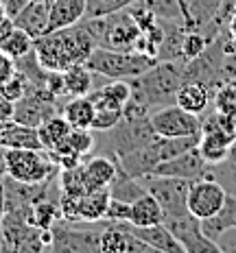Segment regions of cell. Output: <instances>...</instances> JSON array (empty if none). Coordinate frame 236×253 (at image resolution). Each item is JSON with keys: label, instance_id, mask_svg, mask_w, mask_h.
<instances>
[{"label": "cell", "instance_id": "d590c367", "mask_svg": "<svg viewBox=\"0 0 236 253\" xmlns=\"http://www.w3.org/2000/svg\"><path fill=\"white\" fill-rule=\"evenodd\" d=\"M29 2H31V0H4L2 4H4V11H7L9 18H15V15L22 11Z\"/></svg>", "mask_w": 236, "mask_h": 253}, {"label": "cell", "instance_id": "5b68a950", "mask_svg": "<svg viewBox=\"0 0 236 253\" xmlns=\"http://www.w3.org/2000/svg\"><path fill=\"white\" fill-rule=\"evenodd\" d=\"M140 179H142L146 192L157 199L162 212H164V218H173V216H182L188 212L190 179L166 175H144Z\"/></svg>", "mask_w": 236, "mask_h": 253}, {"label": "cell", "instance_id": "44dd1931", "mask_svg": "<svg viewBox=\"0 0 236 253\" xmlns=\"http://www.w3.org/2000/svg\"><path fill=\"white\" fill-rule=\"evenodd\" d=\"M164 220V212H162L160 203L153 194L144 192L140 194L136 201H131V210H129V220L134 227H149V225L162 223Z\"/></svg>", "mask_w": 236, "mask_h": 253}, {"label": "cell", "instance_id": "d6a6232c", "mask_svg": "<svg viewBox=\"0 0 236 253\" xmlns=\"http://www.w3.org/2000/svg\"><path fill=\"white\" fill-rule=\"evenodd\" d=\"M129 210H131V203L129 201H123V199H109V205H107V214H105V220H129Z\"/></svg>", "mask_w": 236, "mask_h": 253}, {"label": "cell", "instance_id": "f546056e", "mask_svg": "<svg viewBox=\"0 0 236 253\" xmlns=\"http://www.w3.org/2000/svg\"><path fill=\"white\" fill-rule=\"evenodd\" d=\"M29 89H31V81L22 70H15V75L0 85V92H2L7 98H11L13 103H18L20 98H24L26 94H29Z\"/></svg>", "mask_w": 236, "mask_h": 253}, {"label": "cell", "instance_id": "6da1fadb", "mask_svg": "<svg viewBox=\"0 0 236 253\" xmlns=\"http://www.w3.org/2000/svg\"><path fill=\"white\" fill-rule=\"evenodd\" d=\"M96 46L94 35L81 20L75 26L50 31L38 38L33 42V55L46 72H64L75 63H86Z\"/></svg>", "mask_w": 236, "mask_h": 253}, {"label": "cell", "instance_id": "60d3db41", "mask_svg": "<svg viewBox=\"0 0 236 253\" xmlns=\"http://www.w3.org/2000/svg\"><path fill=\"white\" fill-rule=\"evenodd\" d=\"M33 2H46V0H33Z\"/></svg>", "mask_w": 236, "mask_h": 253}, {"label": "cell", "instance_id": "ac0fdd59", "mask_svg": "<svg viewBox=\"0 0 236 253\" xmlns=\"http://www.w3.org/2000/svg\"><path fill=\"white\" fill-rule=\"evenodd\" d=\"M13 26L26 31L33 40L48 33V0L46 2H33L29 4L13 18Z\"/></svg>", "mask_w": 236, "mask_h": 253}, {"label": "cell", "instance_id": "9c48e42d", "mask_svg": "<svg viewBox=\"0 0 236 253\" xmlns=\"http://www.w3.org/2000/svg\"><path fill=\"white\" fill-rule=\"evenodd\" d=\"M57 101H59V96L50 94L44 85H31L29 94L15 103L13 120L38 129L44 120H48L50 116L57 114V109H59Z\"/></svg>", "mask_w": 236, "mask_h": 253}, {"label": "cell", "instance_id": "7bdbcfd3", "mask_svg": "<svg viewBox=\"0 0 236 253\" xmlns=\"http://www.w3.org/2000/svg\"><path fill=\"white\" fill-rule=\"evenodd\" d=\"M0 2H4V0H0Z\"/></svg>", "mask_w": 236, "mask_h": 253}, {"label": "cell", "instance_id": "7a4b0ae2", "mask_svg": "<svg viewBox=\"0 0 236 253\" xmlns=\"http://www.w3.org/2000/svg\"><path fill=\"white\" fill-rule=\"evenodd\" d=\"M184 59H162L153 68L140 75L138 79H131V98L146 105L153 112L157 107L175 103V94L184 83L186 72Z\"/></svg>", "mask_w": 236, "mask_h": 253}, {"label": "cell", "instance_id": "30bf717a", "mask_svg": "<svg viewBox=\"0 0 236 253\" xmlns=\"http://www.w3.org/2000/svg\"><path fill=\"white\" fill-rule=\"evenodd\" d=\"M52 245L50 251L55 253H90L101 251V229L92 227H72V225H52Z\"/></svg>", "mask_w": 236, "mask_h": 253}, {"label": "cell", "instance_id": "836d02e7", "mask_svg": "<svg viewBox=\"0 0 236 253\" xmlns=\"http://www.w3.org/2000/svg\"><path fill=\"white\" fill-rule=\"evenodd\" d=\"M15 70H18V61H15L13 57H9L7 52L0 50V85H2L7 79H11L15 75Z\"/></svg>", "mask_w": 236, "mask_h": 253}, {"label": "cell", "instance_id": "d4e9b609", "mask_svg": "<svg viewBox=\"0 0 236 253\" xmlns=\"http://www.w3.org/2000/svg\"><path fill=\"white\" fill-rule=\"evenodd\" d=\"M70 131H72V126L68 125V120L61 114L50 116L48 120H44V123L38 126V135H40V142H42V149H44L46 153L55 151L57 146L68 138Z\"/></svg>", "mask_w": 236, "mask_h": 253}, {"label": "cell", "instance_id": "ab89813d", "mask_svg": "<svg viewBox=\"0 0 236 253\" xmlns=\"http://www.w3.org/2000/svg\"><path fill=\"white\" fill-rule=\"evenodd\" d=\"M4 18H7V11H4V4L2 2H0V22H2V20Z\"/></svg>", "mask_w": 236, "mask_h": 253}, {"label": "cell", "instance_id": "74e56055", "mask_svg": "<svg viewBox=\"0 0 236 253\" xmlns=\"http://www.w3.org/2000/svg\"><path fill=\"white\" fill-rule=\"evenodd\" d=\"M11 29H13V18H9V15H7V18L0 22V42L7 38L9 33H11Z\"/></svg>", "mask_w": 236, "mask_h": 253}, {"label": "cell", "instance_id": "52a82bcc", "mask_svg": "<svg viewBox=\"0 0 236 253\" xmlns=\"http://www.w3.org/2000/svg\"><path fill=\"white\" fill-rule=\"evenodd\" d=\"M162 223L171 229V234L177 238V242L184 247V253H221L223 247L210 240L203 234L201 220L195 214L186 212L182 216H173V218H164Z\"/></svg>", "mask_w": 236, "mask_h": 253}, {"label": "cell", "instance_id": "83f0119b", "mask_svg": "<svg viewBox=\"0 0 236 253\" xmlns=\"http://www.w3.org/2000/svg\"><path fill=\"white\" fill-rule=\"evenodd\" d=\"M208 46H210V40L206 35H203L199 29H190L188 33H184V38H182V52L180 55H182L184 61H195L201 55H206Z\"/></svg>", "mask_w": 236, "mask_h": 253}, {"label": "cell", "instance_id": "ffe728a7", "mask_svg": "<svg viewBox=\"0 0 236 253\" xmlns=\"http://www.w3.org/2000/svg\"><path fill=\"white\" fill-rule=\"evenodd\" d=\"M210 96H212V92H210V87H206L203 83L184 81L175 94V103L180 105L182 109H186V112L201 116L210 105Z\"/></svg>", "mask_w": 236, "mask_h": 253}, {"label": "cell", "instance_id": "484cf974", "mask_svg": "<svg viewBox=\"0 0 236 253\" xmlns=\"http://www.w3.org/2000/svg\"><path fill=\"white\" fill-rule=\"evenodd\" d=\"M94 149V135L90 133V129H72L68 133V138L57 146L55 151L48 153H75V155H90V151Z\"/></svg>", "mask_w": 236, "mask_h": 253}, {"label": "cell", "instance_id": "7402d4cb", "mask_svg": "<svg viewBox=\"0 0 236 253\" xmlns=\"http://www.w3.org/2000/svg\"><path fill=\"white\" fill-rule=\"evenodd\" d=\"M96 114V107L90 101V96H72L64 107L61 116L68 120L72 129H90L92 131V120Z\"/></svg>", "mask_w": 236, "mask_h": 253}, {"label": "cell", "instance_id": "e575fe53", "mask_svg": "<svg viewBox=\"0 0 236 253\" xmlns=\"http://www.w3.org/2000/svg\"><path fill=\"white\" fill-rule=\"evenodd\" d=\"M13 112H15V103L11 98H7L2 92H0V123H7V120H13Z\"/></svg>", "mask_w": 236, "mask_h": 253}, {"label": "cell", "instance_id": "3957f363", "mask_svg": "<svg viewBox=\"0 0 236 253\" xmlns=\"http://www.w3.org/2000/svg\"><path fill=\"white\" fill-rule=\"evenodd\" d=\"M155 63H157L155 57L142 55V52L114 50V48H105V46H96L92 50V55L88 57L86 66L90 68L94 75L131 81V79H138L140 75H144Z\"/></svg>", "mask_w": 236, "mask_h": 253}, {"label": "cell", "instance_id": "e0dca14e", "mask_svg": "<svg viewBox=\"0 0 236 253\" xmlns=\"http://www.w3.org/2000/svg\"><path fill=\"white\" fill-rule=\"evenodd\" d=\"M116 177H118V164H114L107 157H92V160L83 162V186H86V192L109 188Z\"/></svg>", "mask_w": 236, "mask_h": 253}, {"label": "cell", "instance_id": "4316f807", "mask_svg": "<svg viewBox=\"0 0 236 253\" xmlns=\"http://www.w3.org/2000/svg\"><path fill=\"white\" fill-rule=\"evenodd\" d=\"M33 38H31L26 31L18 29V26H13L11 33L7 35L2 42H0V50L7 52L9 57H13V59H22L26 57L31 50H33Z\"/></svg>", "mask_w": 236, "mask_h": 253}, {"label": "cell", "instance_id": "2e32d148", "mask_svg": "<svg viewBox=\"0 0 236 253\" xmlns=\"http://www.w3.org/2000/svg\"><path fill=\"white\" fill-rule=\"evenodd\" d=\"M109 199H112L109 188L92 190V192L81 194V197L77 199L75 220H72V223H101V220H105Z\"/></svg>", "mask_w": 236, "mask_h": 253}, {"label": "cell", "instance_id": "9a60e30c", "mask_svg": "<svg viewBox=\"0 0 236 253\" xmlns=\"http://www.w3.org/2000/svg\"><path fill=\"white\" fill-rule=\"evenodd\" d=\"M0 149H42L38 129L15 120L0 123Z\"/></svg>", "mask_w": 236, "mask_h": 253}, {"label": "cell", "instance_id": "4fadbf2b", "mask_svg": "<svg viewBox=\"0 0 236 253\" xmlns=\"http://www.w3.org/2000/svg\"><path fill=\"white\" fill-rule=\"evenodd\" d=\"M88 13V0H48V33L79 24Z\"/></svg>", "mask_w": 236, "mask_h": 253}, {"label": "cell", "instance_id": "277c9868", "mask_svg": "<svg viewBox=\"0 0 236 253\" xmlns=\"http://www.w3.org/2000/svg\"><path fill=\"white\" fill-rule=\"evenodd\" d=\"M57 164L38 149H4V170L20 183H44L55 175Z\"/></svg>", "mask_w": 236, "mask_h": 253}, {"label": "cell", "instance_id": "ba28073f", "mask_svg": "<svg viewBox=\"0 0 236 253\" xmlns=\"http://www.w3.org/2000/svg\"><path fill=\"white\" fill-rule=\"evenodd\" d=\"M228 192L221 183L210 175H201L190 181L188 190V212L195 214L199 220L212 218L225 205Z\"/></svg>", "mask_w": 236, "mask_h": 253}, {"label": "cell", "instance_id": "1f68e13d", "mask_svg": "<svg viewBox=\"0 0 236 253\" xmlns=\"http://www.w3.org/2000/svg\"><path fill=\"white\" fill-rule=\"evenodd\" d=\"M123 112L118 109H96L92 120V131H112L120 123Z\"/></svg>", "mask_w": 236, "mask_h": 253}, {"label": "cell", "instance_id": "8fae6325", "mask_svg": "<svg viewBox=\"0 0 236 253\" xmlns=\"http://www.w3.org/2000/svg\"><path fill=\"white\" fill-rule=\"evenodd\" d=\"M101 251L103 253H153L146 242H142L131 231L127 220H105L101 231Z\"/></svg>", "mask_w": 236, "mask_h": 253}, {"label": "cell", "instance_id": "b9f144b4", "mask_svg": "<svg viewBox=\"0 0 236 253\" xmlns=\"http://www.w3.org/2000/svg\"><path fill=\"white\" fill-rule=\"evenodd\" d=\"M234 229H236V216H234Z\"/></svg>", "mask_w": 236, "mask_h": 253}, {"label": "cell", "instance_id": "4dcf8cb0", "mask_svg": "<svg viewBox=\"0 0 236 253\" xmlns=\"http://www.w3.org/2000/svg\"><path fill=\"white\" fill-rule=\"evenodd\" d=\"M136 0H88V13L86 18H98V15L116 13L134 4Z\"/></svg>", "mask_w": 236, "mask_h": 253}, {"label": "cell", "instance_id": "5bb4252c", "mask_svg": "<svg viewBox=\"0 0 236 253\" xmlns=\"http://www.w3.org/2000/svg\"><path fill=\"white\" fill-rule=\"evenodd\" d=\"M88 96H90V101L96 109H118V112H123V107L131 98V81L112 79L105 85L92 89Z\"/></svg>", "mask_w": 236, "mask_h": 253}, {"label": "cell", "instance_id": "8d00e7d4", "mask_svg": "<svg viewBox=\"0 0 236 253\" xmlns=\"http://www.w3.org/2000/svg\"><path fill=\"white\" fill-rule=\"evenodd\" d=\"M4 205H7V194H4V175H0V225H2ZM0 251H2V229H0Z\"/></svg>", "mask_w": 236, "mask_h": 253}, {"label": "cell", "instance_id": "f35d334b", "mask_svg": "<svg viewBox=\"0 0 236 253\" xmlns=\"http://www.w3.org/2000/svg\"><path fill=\"white\" fill-rule=\"evenodd\" d=\"M230 35H232V40H236V11L230 18Z\"/></svg>", "mask_w": 236, "mask_h": 253}, {"label": "cell", "instance_id": "f1b7e54d", "mask_svg": "<svg viewBox=\"0 0 236 253\" xmlns=\"http://www.w3.org/2000/svg\"><path fill=\"white\" fill-rule=\"evenodd\" d=\"M214 107L223 116H236V79H228L214 92Z\"/></svg>", "mask_w": 236, "mask_h": 253}, {"label": "cell", "instance_id": "d6986e66", "mask_svg": "<svg viewBox=\"0 0 236 253\" xmlns=\"http://www.w3.org/2000/svg\"><path fill=\"white\" fill-rule=\"evenodd\" d=\"M131 231H134V234L138 236L142 242H146L153 251H160V253H184V247L177 242V238L171 234V229L166 227L164 223H155V225H149V227H134V225H131Z\"/></svg>", "mask_w": 236, "mask_h": 253}, {"label": "cell", "instance_id": "cb8c5ba5", "mask_svg": "<svg viewBox=\"0 0 236 253\" xmlns=\"http://www.w3.org/2000/svg\"><path fill=\"white\" fill-rule=\"evenodd\" d=\"M64 89L68 96H88L94 89V72L86 63H75L64 72Z\"/></svg>", "mask_w": 236, "mask_h": 253}, {"label": "cell", "instance_id": "603a6c76", "mask_svg": "<svg viewBox=\"0 0 236 253\" xmlns=\"http://www.w3.org/2000/svg\"><path fill=\"white\" fill-rule=\"evenodd\" d=\"M59 218H61L59 203L50 201L48 197L42 199V201L31 203V205H24V220L31 225V227L50 229Z\"/></svg>", "mask_w": 236, "mask_h": 253}, {"label": "cell", "instance_id": "8992f818", "mask_svg": "<svg viewBox=\"0 0 236 253\" xmlns=\"http://www.w3.org/2000/svg\"><path fill=\"white\" fill-rule=\"evenodd\" d=\"M151 126L157 135L164 138H190L201 135V118L186 109H182L177 103L164 105L151 112Z\"/></svg>", "mask_w": 236, "mask_h": 253}, {"label": "cell", "instance_id": "7c38bea8", "mask_svg": "<svg viewBox=\"0 0 236 253\" xmlns=\"http://www.w3.org/2000/svg\"><path fill=\"white\" fill-rule=\"evenodd\" d=\"M208 170V162L203 160V155L199 153L197 146L188 149L182 155H175L171 160L160 162L149 175H166V177H182V179H197L201 175H206Z\"/></svg>", "mask_w": 236, "mask_h": 253}]
</instances>
